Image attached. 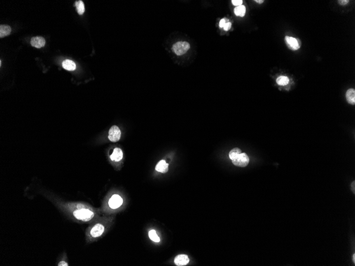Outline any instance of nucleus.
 I'll return each instance as SVG.
<instances>
[{
	"label": "nucleus",
	"mask_w": 355,
	"mask_h": 266,
	"mask_svg": "<svg viewBox=\"0 0 355 266\" xmlns=\"http://www.w3.org/2000/svg\"><path fill=\"white\" fill-rule=\"evenodd\" d=\"M51 203L68 218L79 223H91L100 216V210L82 202L51 200Z\"/></svg>",
	"instance_id": "f257e3e1"
},
{
	"label": "nucleus",
	"mask_w": 355,
	"mask_h": 266,
	"mask_svg": "<svg viewBox=\"0 0 355 266\" xmlns=\"http://www.w3.org/2000/svg\"><path fill=\"white\" fill-rule=\"evenodd\" d=\"M114 219L115 216H103L90 223L85 232L86 243L91 244L105 236L113 224Z\"/></svg>",
	"instance_id": "f03ea898"
},
{
	"label": "nucleus",
	"mask_w": 355,
	"mask_h": 266,
	"mask_svg": "<svg viewBox=\"0 0 355 266\" xmlns=\"http://www.w3.org/2000/svg\"><path fill=\"white\" fill-rule=\"evenodd\" d=\"M190 44L187 42H178L173 44L172 51L177 55H182L190 49Z\"/></svg>",
	"instance_id": "7ed1b4c3"
},
{
	"label": "nucleus",
	"mask_w": 355,
	"mask_h": 266,
	"mask_svg": "<svg viewBox=\"0 0 355 266\" xmlns=\"http://www.w3.org/2000/svg\"><path fill=\"white\" fill-rule=\"evenodd\" d=\"M124 203V200L120 196L114 194L111 196L108 201L109 208L112 210H115L120 208Z\"/></svg>",
	"instance_id": "20e7f679"
},
{
	"label": "nucleus",
	"mask_w": 355,
	"mask_h": 266,
	"mask_svg": "<svg viewBox=\"0 0 355 266\" xmlns=\"http://www.w3.org/2000/svg\"><path fill=\"white\" fill-rule=\"evenodd\" d=\"M249 163L250 158L245 153H241L232 160V163L234 165L241 167L247 166Z\"/></svg>",
	"instance_id": "39448f33"
},
{
	"label": "nucleus",
	"mask_w": 355,
	"mask_h": 266,
	"mask_svg": "<svg viewBox=\"0 0 355 266\" xmlns=\"http://www.w3.org/2000/svg\"><path fill=\"white\" fill-rule=\"evenodd\" d=\"M121 135V131L118 127H117L116 125H113L110 129L108 138L110 141L113 142H115L120 140Z\"/></svg>",
	"instance_id": "423d86ee"
},
{
	"label": "nucleus",
	"mask_w": 355,
	"mask_h": 266,
	"mask_svg": "<svg viewBox=\"0 0 355 266\" xmlns=\"http://www.w3.org/2000/svg\"><path fill=\"white\" fill-rule=\"evenodd\" d=\"M285 40L288 47L292 50L296 51L298 49L301 47L300 44L298 41V40L292 37L286 36Z\"/></svg>",
	"instance_id": "0eeeda50"
},
{
	"label": "nucleus",
	"mask_w": 355,
	"mask_h": 266,
	"mask_svg": "<svg viewBox=\"0 0 355 266\" xmlns=\"http://www.w3.org/2000/svg\"><path fill=\"white\" fill-rule=\"evenodd\" d=\"M174 263L176 266H186L189 263V259L187 255L186 254H179L175 257Z\"/></svg>",
	"instance_id": "6e6552de"
},
{
	"label": "nucleus",
	"mask_w": 355,
	"mask_h": 266,
	"mask_svg": "<svg viewBox=\"0 0 355 266\" xmlns=\"http://www.w3.org/2000/svg\"><path fill=\"white\" fill-rule=\"evenodd\" d=\"M45 43V40L43 37L40 36L34 37L31 38L30 41L31 46L37 49L44 47Z\"/></svg>",
	"instance_id": "1a4fd4ad"
},
{
	"label": "nucleus",
	"mask_w": 355,
	"mask_h": 266,
	"mask_svg": "<svg viewBox=\"0 0 355 266\" xmlns=\"http://www.w3.org/2000/svg\"><path fill=\"white\" fill-rule=\"evenodd\" d=\"M123 152L122 150L119 148H115L114 149L112 154H111L110 156V159L111 161H114L115 162H118V161H120L121 160H122L123 158Z\"/></svg>",
	"instance_id": "9d476101"
},
{
	"label": "nucleus",
	"mask_w": 355,
	"mask_h": 266,
	"mask_svg": "<svg viewBox=\"0 0 355 266\" xmlns=\"http://www.w3.org/2000/svg\"><path fill=\"white\" fill-rule=\"evenodd\" d=\"M155 170L162 173H166L169 170V164L166 163L165 160H161L157 163L155 167Z\"/></svg>",
	"instance_id": "9b49d317"
},
{
	"label": "nucleus",
	"mask_w": 355,
	"mask_h": 266,
	"mask_svg": "<svg viewBox=\"0 0 355 266\" xmlns=\"http://www.w3.org/2000/svg\"><path fill=\"white\" fill-rule=\"evenodd\" d=\"M346 100L351 105L355 104V90L350 88L347 91L346 94Z\"/></svg>",
	"instance_id": "f8f14e48"
},
{
	"label": "nucleus",
	"mask_w": 355,
	"mask_h": 266,
	"mask_svg": "<svg viewBox=\"0 0 355 266\" xmlns=\"http://www.w3.org/2000/svg\"><path fill=\"white\" fill-rule=\"evenodd\" d=\"M11 31L10 26L7 25H2L0 26V37L3 38L4 37L9 36Z\"/></svg>",
	"instance_id": "ddd939ff"
},
{
	"label": "nucleus",
	"mask_w": 355,
	"mask_h": 266,
	"mask_svg": "<svg viewBox=\"0 0 355 266\" xmlns=\"http://www.w3.org/2000/svg\"><path fill=\"white\" fill-rule=\"evenodd\" d=\"M64 69L68 71H73L76 69V65L74 62L70 60H66L62 63Z\"/></svg>",
	"instance_id": "4468645a"
},
{
	"label": "nucleus",
	"mask_w": 355,
	"mask_h": 266,
	"mask_svg": "<svg viewBox=\"0 0 355 266\" xmlns=\"http://www.w3.org/2000/svg\"><path fill=\"white\" fill-rule=\"evenodd\" d=\"M246 7L244 6H238L235 8L234 12L237 16H244L246 13Z\"/></svg>",
	"instance_id": "2eb2a0df"
},
{
	"label": "nucleus",
	"mask_w": 355,
	"mask_h": 266,
	"mask_svg": "<svg viewBox=\"0 0 355 266\" xmlns=\"http://www.w3.org/2000/svg\"><path fill=\"white\" fill-rule=\"evenodd\" d=\"M75 7H76L78 13L79 15H82L85 11V5L84 2L82 1H78L75 3Z\"/></svg>",
	"instance_id": "dca6fc26"
},
{
	"label": "nucleus",
	"mask_w": 355,
	"mask_h": 266,
	"mask_svg": "<svg viewBox=\"0 0 355 266\" xmlns=\"http://www.w3.org/2000/svg\"><path fill=\"white\" fill-rule=\"evenodd\" d=\"M148 236H149V239L154 242L159 243L160 242V238L159 237V236H157L156 232L154 230L149 231V232H148Z\"/></svg>",
	"instance_id": "f3484780"
},
{
	"label": "nucleus",
	"mask_w": 355,
	"mask_h": 266,
	"mask_svg": "<svg viewBox=\"0 0 355 266\" xmlns=\"http://www.w3.org/2000/svg\"><path fill=\"white\" fill-rule=\"evenodd\" d=\"M277 82L279 85L286 86L289 82V79L287 77L280 76L277 79Z\"/></svg>",
	"instance_id": "a211bd4d"
},
{
	"label": "nucleus",
	"mask_w": 355,
	"mask_h": 266,
	"mask_svg": "<svg viewBox=\"0 0 355 266\" xmlns=\"http://www.w3.org/2000/svg\"><path fill=\"white\" fill-rule=\"evenodd\" d=\"M241 153V150L238 148H235L232 149L229 152V157L231 160L235 159L237 156Z\"/></svg>",
	"instance_id": "6ab92c4d"
},
{
	"label": "nucleus",
	"mask_w": 355,
	"mask_h": 266,
	"mask_svg": "<svg viewBox=\"0 0 355 266\" xmlns=\"http://www.w3.org/2000/svg\"><path fill=\"white\" fill-rule=\"evenodd\" d=\"M57 266H69V263H68L67 258V257H66V255H65V257H62V258H61V259L60 260V261L57 264Z\"/></svg>",
	"instance_id": "aec40b11"
},
{
	"label": "nucleus",
	"mask_w": 355,
	"mask_h": 266,
	"mask_svg": "<svg viewBox=\"0 0 355 266\" xmlns=\"http://www.w3.org/2000/svg\"><path fill=\"white\" fill-rule=\"evenodd\" d=\"M242 0H232V3L233 4V5L235 6H241L242 4Z\"/></svg>",
	"instance_id": "412c9836"
},
{
	"label": "nucleus",
	"mask_w": 355,
	"mask_h": 266,
	"mask_svg": "<svg viewBox=\"0 0 355 266\" xmlns=\"http://www.w3.org/2000/svg\"><path fill=\"white\" fill-rule=\"evenodd\" d=\"M231 27V23L230 22H228L226 23L225 25L223 27V28H224V30L228 31L230 29Z\"/></svg>",
	"instance_id": "4be33fe9"
},
{
	"label": "nucleus",
	"mask_w": 355,
	"mask_h": 266,
	"mask_svg": "<svg viewBox=\"0 0 355 266\" xmlns=\"http://www.w3.org/2000/svg\"><path fill=\"white\" fill-rule=\"evenodd\" d=\"M338 2H339V3L340 4V5L345 6L348 3L349 1H348V0H340V1H339Z\"/></svg>",
	"instance_id": "5701e85b"
},
{
	"label": "nucleus",
	"mask_w": 355,
	"mask_h": 266,
	"mask_svg": "<svg viewBox=\"0 0 355 266\" xmlns=\"http://www.w3.org/2000/svg\"><path fill=\"white\" fill-rule=\"evenodd\" d=\"M226 23V20L224 19H222V20H221L220 22V24H219L220 27L223 28Z\"/></svg>",
	"instance_id": "b1692460"
},
{
	"label": "nucleus",
	"mask_w": 355,
	"mask_h": 266,
	"mask_svg": "<svg viewBox=\"0 0 355 266\" xmlns=\"http://www.w3.org/2000/svg\"><path fill=\"white\" fill-rule=\"evenodd\" d=\"M352 186H353L352 189H353V192L355 193V181H353V184H352Z\"/></svg>",
	"instance_id": "393cba45"
},
{
	"label": "nucleus",
	"mask_w": 355,
	"mask_h": 266,
	"mask_svg": "<svg viewBox=\"0 0 355 266\" xmlns=\"http://www.w3.org/2000/svg\"><path fill=\"white\" fill-rule=\"evenodd\" d=\"M255 2L259 3H263V2H264V1H263V0H261V1H257V0H256Z\"/></svg>",
	"instance_id": "a878e982"
},
{
	"label": "nucleus",
	"mask_w": 355,
	"mask_h": 266,
	"mask_svg": "<svg viewBox=\"0 0 355 266\" xmlns=\"http://www.w3.org/2000/svg\"><path fill=\"white\" fill-rule=\"evenodd\" d=\"M353 263H355V254H353Z\"/></svg>",
	"instance_id": "bb28decb"
}]
</instances>
